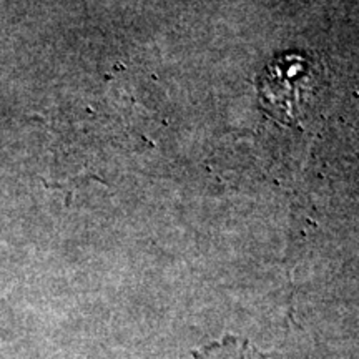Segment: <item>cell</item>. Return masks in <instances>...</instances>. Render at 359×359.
<instances>
[{
    "label": "cell",
    "mask_w": 359,
    "mask_h": 359,
    "mask_svg": "<svg viewBox=\"0 0 359 359\" xmlns=\"http://www.w3.org/2000/svg\"><path fill=\"white\" fill-rule=\"evenodd\" d=\"M195 359H276L269 354L259 353L243 339L226 336V338L201 348L195 353Z\"/></svg>",
    "instance_id": "6da1fadb"
}]
</instances>
